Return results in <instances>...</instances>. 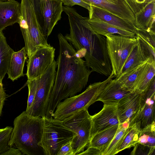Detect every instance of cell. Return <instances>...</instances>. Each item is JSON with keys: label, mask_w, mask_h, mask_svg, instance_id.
<instances>
[{"label": "cell", "mask_w": 155, "mask_h": 155, "mask_svg": "<svg viewBox=\"0 0 155 155\" xmlns=\"http://www.w3.org/2000/svg\"><path fill=\"white\" fill-rule=\"evenodd\" d=\"M59 49L54 86L46 102L45 116L53 117L61 101L75 95L86 86L92 71L61 33L58 35Z\"/></svg>", "instance_id": "cell-1"}, {"label": "cell", "mask_w": 155, "mask_h": 155, "mask_svg": "<svg viewBox=\"0 0 155 155\" xmlns=\"http://www.w3.org/2000/svg\"><path fill=\"white\" fill-rule=\"evenodd\" d=\"M63 11L68 15L69 34L64 36L81 58L84 57L92 72L109 77L112 68L108 53L106 37L97 34L91 28L87 17L80 15L73 8L64 6Z\"/></svg>", "instance_id": "cell-2"}, {"label": "cell", "mask_w": 155, "mask_h": 155, "mask_svg": "<svg viewBox=\"0 0 155 155\" xmlns=\"http://www.w3.org/2000/svg\"><path fill=\"white\" fill-rule=\"evenodd\" d=\"M8 145L18 149L22 155H45L41 146L43 129L42 117L23 111L13 122Z\"/></svg>", "instance_id": "cell-3"}, {"label": "cell", "mask_w": 155, "mask_h": 155, "mask_svg": "<svg viewBox=\"0 0 155 155\" xmlns=\"http://www.w3.org/2000/svg\"><path fill=\"white\" fill-rule=\"evenodd\" d=\"M18 24L28 58L38 48L51 46L47 42L36 17L33 0H21Z\"/></svg>", "instance_id": "cell-4"}, {"label": "cell", "mask_w": 155, "mask_h": 155, "mask_svg": "<svg viewBox=\"0 0 155 155\" xmlns=\"http://www.w3.org/2000/svg\"><path fill=\"white\" fill-rule=\"evenodd\" d=\"M114 78L112 71L104 81L92 84L81 94L67 98L60 102L55 110L53 117L62 120L83 110H87L91 105L97 101L100 94Z\"/></svg>", "instance_id": "cell-5"}, {"label": "cell", "mask_w": 155, "mask_h": 155, "mask_svg": "<svg viewBox=\"0 0 155 155\" xmlns=\"http://www.w3.org/2000/svg\"><path fill=\"white\" fill-rule=\"evenodd\" d=\"M42 117L43 129L41 146L45 155H57L63 145L71 141L75 133L62 120L53 117Z\"/></svg>", "instance_id": "cell-6"}, {"label": "cell", "mask_w": 155, "mask_h": 155, "mask_svg": "<svg viewBox=\"0 0 155 155\" xmlns=\"http://www.w3.org/2000/svg\"><path fill=\"white\" fill-rule=\"evenodd\" d=\"M106 39L108 53L110 60L114 78L120 74L129 56L136 46V35L128 37L115 34L107 35Z\"/></svg>", "instance_id": "cell-7"}, {"label": "cell", "mask_w": 155, "mask_h": 155, "mask_svg": "<svg viewBox=\"0 0 155 155\" xmlns=\"http://www.w3.org/2000/svg\"><path fill=\"white\" fill-rule=\"evenodd\" d=\"M91 116L84 109L62 120L64 124L75 133L71 141L74 155H78L87 147L90 139Z\"/></svg>", "instance_id": "cell-8"}, {"label": "cell", "mask_w": 155, "mask_h": 155, "mask_svg": "<svg viewBox=\"0 0 155 155\" xmlns=\"http://www.w3.org/2000/svg\"><path fill=\"white\" fill-rule=\"evenodd\" d=\"M57 67V62L54 60L37 79V87L34 100L29 111L26 112L29 115L34 117L45 116V106L54 86Z\"/></svg>", "instance_id": "cell-9"}, {"label": "cell", "mask_w": 155, "mask_h": 155, "mask_svg": "<svg viewBox=\"0 0 155 155\" xmlns=\"http://www.w3.org/2000/svg\"><path fill=\"white\" fill-rule=\"evenodd\" d=\"M37 20L46 38L61 18L63 11L61 0H33Z\"/></svg>", "instance_id": "cell-10"}, {"label": "cell", "mask_w": 155, "mask_h": 155, "mask_svg": "<svg viewBox=\"0 0 155 155\" xmlns=\"http://www.w3.org/2000/svg\"><path fill=\"white\" fill-rule=\"evenodd\" d=\"M55 49L52 46L38 48L28 58L26 74L28 80L40 77L54 60Z\"/></svg>", "instance_id": "cell-11"}, {"label": "cell", "mask_w": 155, "mask_h": 155, "mask_svg": "<svg viewBox=\"0 0 155 155\" xmlns=\"http://www.w3.org/2000/svg\"><path fill=\"white\" fill-rule=\"evenodd\" d=\"M90 138L96 133L119 124L117 105L104 104L102 110L91 116Z\"/></svg>", "instance_id": "cell-12"}, {"label": "cell", "mask_w": 155, "mask_h": 155, "mask_svg": "<svg viewBox=\"0 0 155 155\" xmlns=\"http://www.w3.org/2000/svg\"><path fill=\"white\" fill-rule=\"evenodd\" d=\"M141 94L132 92L125 97L117 105L120 124L131 122L139 111L141 105Z\"/></svg>", "instance_id": "cell-13"}, {"label": "cell", "mask_w": 155, "mask_h": 155, "mask_svg": "<svg viewBox=\"0 0 155 155\" xmlns=\"http://www.w3.org/2000/svg\"><path fill=\"white\" fill-rule=\"evenodd\" d=\"M90 19H98L122 29L130 31L135 35L137 29L134 23L118 17L96 6L91 5L88 11Z\"/></svg>", "instance_id": "cell-14"}, {"label": "cell", "mask_w": 155, "mask_h": 155, "mask_svg": "<svg viewBox=\"0 0 155 155\" xmlns=\"http://www.w3.org/2000/svg\"><path fill=\"white\" fill-rule=\"evenodd\" d=\"M90 5L108 12L134 23L135 14L125 0H83Z\"/></svg>", "instance_id": "cell-15"}, {"label": "cell", "mask_w": 155, "mask_h": 155, "mask_svg": "<svg viewBox=\"0 0 155 155\" xmlns=\"http://www.w3.org/2000/svg\"><path fill=\"white\" fill-rule=\"evenodd\" d=\"M21 4L15 0L0 1V32L7 27L18 23Z\"/></svg>", "instance_id": "cell-16"}, {"label": "cell", "mask_w": 155, "mask_h": 155, "mask_svg": "<svg viewBox=\"0 0 155 155\" xmlns=\"http://www.w3.org/2000/svg\"><path fill=\"white\" fill-rule=\"evenodd\" d=\"M131 93L122 87L115 79H112L100 94L97 101H101L104 104L117 105L120 100Z\"/></svg>", "instance_id": "cell-17"}, {"label": "cell", "mask_w": 155, "mask_h": 155, "mask_svg": "<svg viewBox=\"0 0 155 155\" xmlns=\"http://www.w3.org/2000/svg\"><path fill=\"white\" fill-rule=\"evenodd\" d=\"M155 0L146 4L135 14L134 25L137 30H155Z\"/></svg>", "instance_id": "cell-18"}, {"label": "cell", "mask_w": 155, "mask_h": 155, "mask_svg": "<svg viewBox=\"0 0 155 155\" xmlns=\"http://www.w3.org/2000/svg\"><path fill=\"white\" fill-rule=\"evenodd\" d=\"M155 74V59L152 56L147 60L135 83L134 92L142 94L149 87Z\"/></svg>", "instance_id": "cell-19"}, {"label": "cell", "mask_w": 155, "mask_h": 155, "mask_svg": "<svg viewBox=\"0 0 155 155\" xmlns=\"http://www.w3.org/2000/svg\"><path fill=\"white\" fill-rule=\"evenodd\" d=\"M155 99L141 101L140 107L136 116L129 125L140 122V130L155 122Z\"/></svg>", "instance_id": "cell-20"}, {"label": "cell", "mask_w": 155, "mask_h": 155, "mask_svg": "<svg viewBox=\"0 0 155 155\" xmlns=\"http://www.w3.org/2000/svg\"><path fill=\"white\" fill-rule=\"evenodd\" d=\"M27 57L25 47L18 51L13 52L10 58L7 73L8 78L13 81L24 75L23 69Z\"/></svg>", "instance_id": "cell-21"}, {"label": "cell", "mask_w": 155, "mask_h": 155, "mask_svg": "<svg viewBox=\"0 0 155 155\" xmlns=\"http://www.w3.org/2000/svg\"><path fill=\"white\" fill-rule=\"evenodd\" d=\"M87 21L92 29L96 33L105 36L107 35L117 34L128 37H134V33L110 25L98 19H90Z\"/></svg>", "instance_id": "cell-22"}, {"label": "cell", "mask_w": 155, "mask_h": 155, "mask_svg": "<svg viewBox=\"0 0 155 155\" xmlns=\"http://www.w3.org/2000/svg\"><path fill=\"white\" fill-rule=\"evenodd\" d=\"M120 124L97 133L90 138L87 147L98 149L102 155L117 133Z\"/></svg>", "instance_id": "cell-23"}, {"label": "cell", "mask_w": 155, "mask_h": 155, "mask_svg": "<svg viewBox=\"0 0 155 155\" xmlns=\"http://www.w3.org/2000/svg\"><path fill=\"white\" fill-rule=\"evenodd\" d=\"M147 60L141 64L123 74L120 75L118 77L115 78V79L116 81L124 88L132 92H134L135 83L144 66Z\"/></svg>", "instance_id": "cell-24"}, {"label": "cell", "mask_w": 155, "mask_h": 155, "mask_svg": "<svg viewBox=\"0 0 155 155\" xmlns=\"http://www.w3.org/2000/svg\"><path fill=\"white\" fill-rule=\"evenodd\" d=\"M14 51L8 45L2 32H0V77L2 80L7 74L10 60Z\"/></svg>", "instance_id": "cell-25"}, {"label": "cell", "mask_w": 155, "mask_h": 155, "mask_svg": "<svg viewBox=\"0 0 155 155\" xmlns=\"http://www.w3.org/2000/svg\"><path fill=\"white\" fill-rule=\"evenodd\" d=\"M140 131V122L135 123L129 125L128 130L118 149L117 153L134 147L138 143Z\"/></svg>", "instance_id": "cell-26"}, {"label": "cell", "mask_w": 155, "mask_h": 155, "mask_svg": "<svg viewBox=\"0 0 155 155\" xmlns=\"http://www.w3.org/2000/svg\"><path fill=\"white\" fill-rule=\"evenodd\" d=\"M129 124V123L120 124L115 136L102 155H114L117 153L118 149L128 130Z\"/></svg>", "instance_id": "cell-27"}, {"label": "cell", "mask_w": 155, "mask_h": 155, "mask_svg": "<svg viewBox=\"0 0 155 155\" xmlns=\"http://www.w3.org/2000/svg\"><path fill=\"white\" fill-rule=\"evenodd\" d=\"M138 143L151 147H155V123L140 130Z\"/></svg>", "instance_id": "cell-28"}, {"label": "cell", "mask_w": 155, "mask_h": 155, "mask_svg": "<svg viewBox=\"0 0 155 155\" xmlns=\"http://www.w3.org/2000/svg\"><path fill=\"white\" fill-rule=\"evenodd\" d=\"M12 129L13 127L9 126L0 129V155L10 147L8 143Z\"/></svg>", "instance_id": "cell-29"}, {"label": "cell", "mask_w": 155, "mask_h": 155, "mask_svg": "<svg viewBox=\"0 0 155 155\" xmlns=\"http://www.w3.org/2000/svg\"><path fill=\"white\" fill-rule=\"evenodd\" d=\"M27 84L28 89V95L25 111L27 113L31 108L35 97L37 87V79L28 80Z\"/></svg>", "instance_id": "cell-30"}, {"label": "cell", "mask_w": 155, "mask_h": 155, "mask_svg": "<svg viewBox=\"0 0 155 155\" xmlns=\"http://www.w3.org/2000/svg\"><path fill=\"white\" fill-rule=\"evenodd\" d=\"M131 155H154L155 147H151L138 143L134 146Z\"/></svg>", "instance_id": "cell-31"}, {"label": "cell", "mask_w": 155, "mask_h": 155, "mask_svg": "<svg viewBox=\"0 0 155 155\" xmlns=\"http://www.w3.org/2000/svg\"><path fill=\"white\" fill-rule=\"evenodd\" d=\"M155 77L153 78L148 89L141 94V100L144 102L148 99H155Z\"/></svg>", "instance_id": "cell-32"}, {"label": "cell", "mask_w": 155, "mask_h": 155, "mask_svg": "<svg viewBox=\"0 0 155 155\" xmlns=\"http://www.w3.org/2000/svg\"><path fill=\"white\" fill-rule=\"evenodd\" d=\"M64 5L68 7H72L75 5H80L89 11L91 5L83 0H61Z\"/></svg>", "instance_id": "cell-33"}, {"label": "cell", "mask_w": 155, "mask_h": 155, "mask_svg": "<svg viewBox=\"0 0 155 155\" xmlns=\"http://www.w3.org/2000/svg\"><path fill=\"white\" fill-rule=\"evenodd\" d=\"M57 155H74L71 141L63 145L59 150Z\"/></svg>", "instance_id": "cell-34"}, {"label": "cell", "mask_w": 155, "mask_h": 155, "mask_svg": "<svg viewBox=\"0 0 155 155\" xmlns=\"http://www.w3.org/2000/svg\"><path fill=\"white\" fill-rule=\"evenodd\" d=\"M3 86L2 80L0 77V117L6 97Z\"/></svg>", "instance_id": "cell-35"}, {"label": "cell", "mask_w": 155, "mask_h": 155, "mask_svg": "<svg viewBox=\"0 0 155 155\" xmlns=\"http://www.w3.org/2000/svg\"><path fill=\"white\" fill-rule=\"evenodd\" d=\"M78 155H101V151L96 148L93 147H88L85 151H83Z\"/></svg>", "instance_id": "cell-36"}, {"label": "cell", "mask_w": 155, "mask_h": 155, "mask_svg": "<svg viewBox=\"0 0 155 155\" xmlns=\"http://www.w3.org/2000/svg\"><path fill=\"white\" fill-rule=\"evenodd\" d=\"M21 151L16 148L10 147L8 150L2 155H22Z\"/></svg>", "instance_id": "cell-37"}, {"label": "cell", "mask_w": 155, "mask_h": 155, "mask_svg": "<svg viewBox=\"0 0 155 155\" xmlns=\"http://www.w3.org/2000/svg\"><path fill=\"white\" fill-rule=\"evenodd\" d=\"M10 0H0V1H9Z\"/></svg>", "instance_id": "cell-38"}]
</instances>
